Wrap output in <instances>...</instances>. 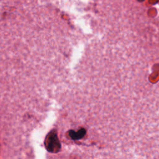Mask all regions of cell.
I'll list each match as a JSON object with an SVG mask.
<instances>
[{"label": "cell", "mask_w": 159, "mask_h": 159, "mask_svg": "<svg viewBox=\"0 0 159 159\" xmlns=\"http://www.w3.org/2000/svg\"><path fill=\"white\" fill-rule=\"evenodd\" d=\"M69 134H70L69 135L71 139H73L74 140H77V139H81L84 137V135L86 134V130L82 128V129H80L79 130H78L77 132H75L73 130H70Z\"/></svg>", "instance_id": "cell-1"}]
</instances>
